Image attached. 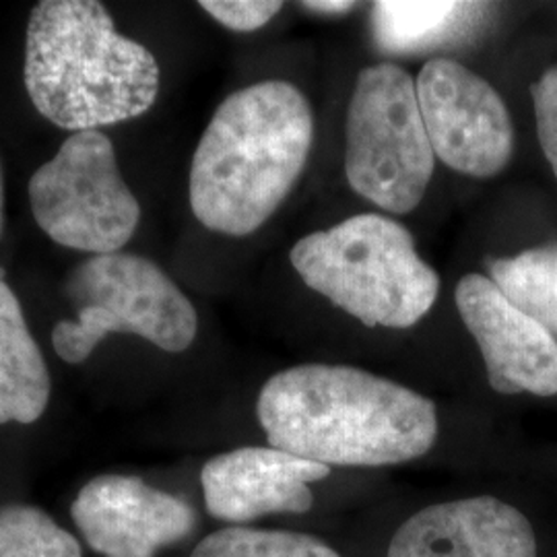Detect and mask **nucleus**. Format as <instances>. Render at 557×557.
Wrapping results in <instances>:
<instances>
[{"label": "nucleus", "instance_id": "nucleus-2", "mask_svg": "<svg viewBox=\"0 0 557 557\" xmlns=\"http://www.w3.org/2000/svg\"><path fill=\"white\" fill-rule=\"evenodd\" d=\"M314 143L308 98L287 81H260L227 96L190 165V207L211 232L250 236L283 205Z\"/></svg>", "mask_w": 557, "mask_h": 557}, {"label": "nucleus", "instance_id": "nucleus-11", "mask_svg": "<svg viewBox=\"0 0 557 557\" xmlns=\"http://www.w3.org/2000/svg\"><path fill=\"white\" fill-rule=\"evenodd\" d=\"M71 517L89 547L103 557H156L199 527V515L186 499L119 473L85 483Z\"/></svg>", "mask_w": 557, "mask_h": 557}, {"label": "nucleus", "instance_id": "nucleus-16", "mask_svg": "<svg viewBox=\"0 0 557 557\" xmlns=\"http://www.w3.org/2000/svg\"><path fill=\"white\" fill-rule=\"evenodd\" d=\"M492 281L520 312L557 337V250H527L492 262Z\"/></svg>", "mask_w": 557, "mask_h": 557}, {"label": "nucleus", "instance_id": "nucleus-21", "mask_svg": "<svg viewBox=\"0 0 557 557\" xmlns=\"http://www.w3.org/2000/svg\"><path fill=\"white\" fill-rule=\"evenodd\" d=\"M0 232H2V170H0Z\"/></svg>", "mask_w": 557, "mask_h": 557}, {"label": "nucleus", "instance_id": "nucleus-3", "mask_svg": "<svg viewBox=\"0 0 557 557\" xmlns=\"http://www.w3.org/2000/svg\"><path fill=\"white\" fill-rule=\"evenodd\" d=\"M160 64L119 34L98 0H41L27 21L23 81L41 116L75 133L139 119L158 100Z\"/></svg>", "mask_w": 557, "mask_h": 557}, {"label": "nucleus", "instance_id": "nucleus-20", "mask_svg": "<svg viewBox=\"0 0 557 557\" xmlns=\"http://www.w3.org/2000/svg\"><path fill=\"white\" fill-rule=\"evenodd\" d=\"M301 7L312 9L317 13H324V15H341V13H349L356 7V2H347V0L324 2V0H319V2H301Z\"/></svg>", "mask_w": 557, "mask_h": 557}, {"label": "nucleus", "instance_id": "nucleus-8", "mask_svg": "<svg viewBox=\"0 0 557 557\" xmlns=\"http://www.w3.org/2000/svg\"><path fill=\"white\" fill-rule=\"evenodd\" d=\"M419 110L432 149L458 174L492 178L515 151V128L498 91L465 64L432 59L419 71Z\"/></svg>", "mask_w": 557, "mask_h": 557}, {"label": "nucleus", "instance_id": "nucleus-14", "mask_svg": "<svg viewBox=\"0 0 557 557\" xmlns=\"http://www.w3.org/2000/svg\"><path fill=\"white\" fill-rule=\"evenodd\" d=\"M479 4L446 0H382L372 9V29L386 52L430 48L455 34Z\"/></svg>", "mask_w": 557, "mask_h": 557}, {"label": "nucleus", "instance_id": "nucleus-9", "mask_svg": "<svg viewBox=\"0 0 557 557\" xmlns=\"http://www.w3.org/2000/svg\"><path fill=\"white\" fill-rule=\"evenodd\" d=\"M337 471L273 446H242L200 469L207 515L225 524L264 518H306L320 510V485Z\"/></svg>", "mask_w": 557, "mask_h": 557}, {"label": "nucleus", "instance_id": "nucleus-7", "mask_svg": "<svg viewBox=\"0 0 557 557\" xmlns=\"http://www.w3.org/2000/svg\"><path fill=\"white\" fill-rule=\"evenodd\" d=\"M29 205L48 238L94 257L120 252L139 227V200L101 131L75 133L60 145L32 174Z\"/></svg>", "mask_w": 557, "mask_h": 557}, {"label": "nucleus", "instance_id": "nucleus-4", "mask_svg": "<svg viewBox=\"0 0 557 557\" xmlns=\"http://www.w3.org/2000/svg\"><path fill=\"white\" fill-rule=\"evenodd\" d=\"M289 260L310 289L370 329L416 326L438 299V273L411 232L380 213L304 236Z\"/></svg>", "mask_w": 557, "mask_h": 557}, {"label": "nucleus", "instance_id": "nucleus-12", "mask_svg": "<svg viewBox=\"0 0 557 557\" xmlns=\"http://www.w3.org/2000/svg\"><path fill=\"white\" fill-rule=\"evenodd\" d=\"M457 310L475 338L485 376L499 395H557V338L478 273L458 281Z\"/></svg>", "mask_w": 557, "mask_h": 557}, {"label": "nucleus", "instance_id": "nucleus-6", "mask_svg": "<svg viewBox=\"0 0 557 557\" xmlns=\"http://www.w3.org/2000/svg\"><path fill=\"white\" fill-rule=\"evenodd\" d=\"M436 153L413 77L393 62L359 73L345 122V174L359 197L411 213L434 176Z\"/></svg>", "mask_w": 557, "mask_h": 557}, {"label": "nucleus", "instance_id": "nucleus-13", "mask_svg": "<svg viewBox=\"0 0 557 557\" xmlns=\"http://www.w3.org/2000/svg\"><path fill=\"white\" fill-rule=\"evenodd\" d=\"M50 388L40 345L0 269V425L38 421L48 407Z\"/></svg>", "mask_w": 557, "mask_h": 557}, {"label": "nucleus", "instance_id": "nucleus-1", "mask_svg": "<svg viewBox=\"0 0 557 557\" xmlns=\"http://www.w3.org/2000/svg\"><path fill=\"white\" fill-rule=\"evenodd\" d=\"M267 444L331 469H386L428 457L440 436L436 403L416 388L338 363H299L260 388Z\"/></svg>", "mask_w": 557, "mask_h": 557}, {"label": "nucleus", "instance_id": "nucleus-18", "mask_svg": "<svg viewBox=\"0 0 557 557\" xmlns=\"http://www.w3.org/2000/svg\"><path fill=\"white\" fill-rule=\"evenodd\" d=\"M199 7L232 32H257L283 4L278 0H200Z\"/></svg>", "mask_w": 557, "mask_h": 557}, {"label": "nucleus", "instance_id": "nucleus-15", "mask_svg": "<svg viewBox=\"0 0 557 557\" xmlns=\"http://www.w3.org/2000/svg\"><path fill=\"white\" fill-rule=\"evenodd\" d=\"M190 557H347L329 539L304 529L225 524L195 545Z\"/></svg>", "mask_w": 557, "mask_h": 557}, {"label": "nucleus", "instance_id": "nucleus-5", "mask_svg": "<svg viewBox=\"0 0 557 557\" xmlns=\"http://www.w3.org/2000/svg\"><path fill=\"white\" fill-rule=\"evenodd\" d=\"M77 319L60 320L52 347L66 363H83L110 333L145 338L168 354L186 351L199 331L190 299L153 260L112 252L83 260L64 281Z\"/></svg>", "mask_w": 557, "mask_h": 557}, {"label": "nucleus", "instance_id": "nucleus-10", "mask_svg": "<svg viewBox=\"0 0 557 557\" xmlns=\"http://www.w3.org/2000/svg\"><path fill=\"white\" fill-rule=\"evenodd\" d=\"M380 557H539L533 520L494 494L421 504L398 518Z\"/></svg>", "mask_w": 557, "mask_h": 557}, {"label": "nucleus", "instance_id": "nucleus-19", "mask_svg": "<svg viewBox=\"0 0 557 557\" xmlns=\"http://www.w3.org/2000/svg\"><path fill=\"white\" fill-rule=\"evenodd\" d=\"M541 149L557 178V66L545 71L531 89Z\"/></svg>", "mask_w": 557, "mask_h": 557}, {"label": "nucleus", "instance_id": "nucleus-17", "mask_svg": "<svg viewBox=\"0 0 557 557\" xmlns=\"http://www.w3.org/2000/svg\"><path fill=\"white\" fill-rule=\"evenodd\" d=\"M0 557H83L77 539L36 506L0 508Z\"/></svg>", "mask_w": 557, "mask_h": 557}]
</instances>
